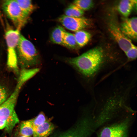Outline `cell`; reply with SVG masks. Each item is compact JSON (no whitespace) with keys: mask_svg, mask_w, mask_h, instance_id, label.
<instances>
[{"mask_svg":"<svg viewBox=\"0 0 137 137\" xmlns=\"http://www.w3.org/2000/svg\"><path fill=\"white\" fill-rule=\"evenodd\" d=\"M136 17L125 18L122 22L120 28L123 33L129 39H137Z\"/></svg>","mask_w":137,"mask_h":137,"instance_id":"11","label":"cell"},{"mask_svg":"<svg viewBox=\"0 0 137 137\" xmlns=\"http://www.w3.org/2000/svg\"><path fill=\"white\" fill-rule=\"evenodd\" d=\"M58 21L67 29L75 32L86 28L89 23L84 17H73L65 15L59 17Z\"/></svg>","mask_w":137,"mask_h":137,"instance_id":"10","label":"cell"},{"mask_svg":"<svg viewBox=\"0 0 137 137\" xmlns=\"http://www.w3.org/2000/svg\"><path fill=\"white\" fill-rule=\"evenodd\" d=\"M17 137H29L27 136H24L23 135H19Z\"/></svg>","mask_w":137,"mask_h":137,"instance_id":"25","label":"cell"},{"mask_svg":"<svg viewBox=\"0 0 137 137\" xmlns=\"http://www.w3.org/2000/svg\"><path fill=\"white\" fill-rule=\"evenodd\" d=\"M77 45L82 47L86 45L90 40L91 37L89 32L82 30L75 32L74 34Z\"/></svg>","mask_w":137,"mask_h":137,"instance_id":"15","label":"cell"},{"mask_svg":"<svg viewBox=\"0 0 137 137\" xmlns=\"http://www.w3.org/2000/svg\"><path fill=\"white\" fill-rule=\"evenodd\" d=\"M65 15L73 17H82L84 14V11L73 4L70 5L64 11Z\"/></svg>","mask_w":137,"mask_h":137,"instance_id":"18","label":"cell"},{"mask_svg":"<svg viewBox=\"0 0 137 137\" xmlns=\"http://www.w3.org/2000/svg\"><path fill=\"white\" fill-rule=\"evenodd\" d=\"M19 122V120L15 111L7 121L5 128L8 132L11 131L15 125Z\"/></svg>","mask_w":137,"mask_h":137,"instance_id":"21","label":"cell"},{"mask_svg":"<svg viewBox=\"0 0 137 137\" xmlns=\"http://www.w3.org/2000/svg\"><path fill=\"white\" fill-rule=\"evenodd\" d=\"M54 129L53 124L46 121L41 125L33 128V137H47Z\"/></svg>","mask_w":137,"mask_h":137,"instance_id":"12","label":"cell"},{"mask_svg":"<svg viewBox=\"0 0 137 137\" xmlns=\"http://www.w3.org/2000/svg\"><path fill=\"white\" fill-rule=\"evenodd\" d=\"M9 93L7 88L0 83V106L9 96Z\"/></svg>","mask_w":137,"mask_h":137,"instance_id":"22","label":"cell"},{"mask_svg":"<svg viewBox=\"0 0 137 137\" xmlns=\"http://www.w3.org/2000/svg\"><path fill=\"white\" fill-rule=\"evenodd\" d=\"M128 60L132 61L136 59L137 55V47L133 45L125 53Z\"/></svg>","mask_w":137,"mask_h":137,"instance_id":"23","label":"cell"},{"mask_svg":"<svg viewBox=\"0 0 137 137\" xmlns=\"http://www.w3.org/2000/svg\"><path fill=\"white\" fill-rule=\"evenodd\" d=\"M65 61L90 80L105 67L112 64L106 58L103 49L100 47L90 49L78 57L67 59Z\"/></svg>","mask_w":137,"mask_h":137,"instance_id":"1","label":"cell"},{"mask_svg":"<svg viewBox=\"0 0 137 137\" xmlns=\"http://www.w3.org/2000/svg\"><path fill=\"white\" fill-rule=\"evenodd\" d=\"M32 121L33 127H34L41 125L47 120L44 114L41 113L35 118L33 119Z\"/></svg>","mask_w":137,"mask_h":137,"instance_id":"24","label":"cell"},{"mask_svg":"<svg viewBox=\"0 0 137 137\" xmlns=\"http://www.w3.org/2000/svg\"><path fill=\"white\" fill-rule=\"evenodd\" d=\"M136 0H123L119 2L117 9L123 16L127 18L130 14L134 6L137 3Z\"/></svg>","mask_w":137,"mask_h":137,"instance_id":"13","label":"cell"},{"mask_svg":"<svg viewBox=\"0 0 137 137\" xmlns=\"http://www.w3.org/2000/svg\"><path fill=\"white\" fill-rule=\"evenodd\" d=\"M2 8L7 16L12 21L20 30L27 22L28 17L22 11L16 0L4 1L2 5Z\"/></svg>","mask_w":137,"mask_h":137,"instance_id":"7","label":"cell"},{"mask_svg":"<svg viewBox=\"0 0 137 137\" xmlns=\"http://www.w3.org/2000/svg\"><path fill=\"white\" fill-rule=\"evenodd\" d=\"M22 11L28 17L34 9L35 7L31 0H16Z\"/></svg>","mask_w":137,"mask_h":137,"instance_id":"17","label":"cell"},{"mask_svg":"<svg viewBox=\"0 0 137 137\" xmlns=\"http://www.w3.org/2000/svg\"><path fill=\"white\" fill-rule=\"evenodd\" d=\"M127 91L123 93H119L118 91L103 103L97 113L94 115L96 129L108 123L128 108L126 105Z\"/></svg>","mask_w":137,"mask_h":137,"instance_id":"2","label":"cell"},{"mask_svg":"<svg viewBox=\"0 0 137 137\" xmlns=\"http://www.w3.org/2000/svg\"><path fill=\"white\" fill-rule=\"evenodd\" d=\"M94 131L93 124L92 120L84 118L73 130L57 137H91Z\"/></svg>","mask_w":137,"mask_h":137,"instance_id":"8","label":"cell"},{"mask_svg":"<svg viewBox=\"0 0 137 137\" xmlns=\"http://www.w3.org/2000/svg\"><path fill=\"white\" fill-rule=\"evenodd\" d=\"M20 33V30L9 29L6 32L5 39L7 47V65L15 72L18 71L16 48Z\"/></svg>","mask_w":137,"mask_h":137,"instance_id":"6","label":"cell"},{"mask_svg":"<svg viewBox=\"0 0 137 137\" xmlns=\"http://www.w3.org/2000/svg\"><path fill=\"white\" fill-rule=\"evenodd\" d=\"M129 114L121 119L104 126L99 130L97 137H129L133 118Z\"/></svg>","mask_w":137,"mask_h":137,"instance_id":"4","label":"cell"},{"mask_svg":"<svg viewBox=\"0 0 137 137\" xmlns=\"http://www.w3.org/2000/svg\"><path fill=\"white\" fill-rule=\"evenodd\" d=\"M110 32L124 53L134 44L130 39L122 32L120 27L114 20L111 19L109 23Z\"/></svg>","mask_w":137,"mask_h":137,"instance_id":"9","label":"cell"},{"mask_svg":"<svg viewBox=\"0 0 137 137\" xmlns=\"http://www.w3.org/2000/svg\"><path fill=\"white\" fill-rule=\"evenodd\" d=\"M26 81L24 77H19L13 91L0 106V129L5 128L7 121L15 111L14 107L20 90Z\"/></svg>","mask_w":137,"mask_h":137,"instance_id":"5","label":"cell"},{"mask_svg":"<svg viewBox=\"0 0 137 137\" xmlns=\"http://www.w3.org/2000/svg\"><path fill=\"white\" fill-rule=\"evenodd\" d=\"M73 4L83 11L90 9L94 5L93 1L92 0H75Z\"/></svg>","mask_w":137,"mask_h":137,"instance_id":"20","label":"cell"},{"mask_svg":"<svg viewBox=\"0 0 137 137\" xmlns=\"http://www.w3.org/2000/svg\"><path fill=\"white\" fill-rule=\"evenodd\" d=\"M16 51L18 65L22 69H28L40 62L38 53L33 44L21 34Z\"/></svg>","mask_w":137,"mask_h":137,"instance_id":"3","label":"cell"},{"mask_svg":"<svg viewBox=\"0 0 137 137\" xmlns=\"http://www.w3.org/2000/svg\"><path fill=\"white\" fill-rule=\"evenodd\" d=\"M33 126L32 119L22 122L19 128V135L30 137L33 135Z\"/></svg>","mask_w":137,"mask_h":137,"instance_id":"16","label":"cell"},{"mask_svg":"<svg viewBox=\"0 0 137 137\" xmlns=\"http://www.w3.org/2000/svg\"><path fill=\"white\" fill-rule=\"evenodd\" d=\"M66 32L62 27L58 26L52 30L50 36L52 42L56 44L62 45L65 34Z\"/></svg>","mask_w":137,"mask_h":137,"instance_id":"14","label":"cell"},{"mask_svg":"<svg viewBox=\"0 0 137 137\" xmlns=\"http://www.w3.org/2000/svg\"><path fill=\"white\" fill-rule=\"evenodd\" d=\"M62 45L68 48L76 49L78 45L74 35L66 31Z\"/></svg>","mask_w":137,"mask_h":137,"instance_id":"19","label":"cell"}]
</instances>
